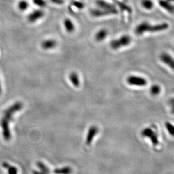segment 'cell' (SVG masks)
<instances>
[{"mask_svg":"<svg viewBox=\"0 0 174 174\" xmlns=\"http://www.w3.org/2000/svg\"><path fill=\"white\" fill-rule=\"evenodd\" d=\"M141 5L144 9L147 10H152L154 6V3L152 0H141Z\"/></svg>","mask_w":174,"mask_h":174,"instance_id":"ac0fdd59","label":"cell"},{"mask_svg":"<svg viewBox=\"0 0 174 174\" xmlns=\"http://www.w3.org/2000/svg\"><path fill=\"white\" fill-rule=\"evenodd\" d=\"M17 6L20 10L25 11L28 8L29 3L27 1L25 0H22L19 2Z\"/></svg>","mask_w":174,"mask_h":174,"instance_id":"d6986e66","label":"cell"},{"mask_svg":"<svg viewBox=\"0 0 174 174\" xmlns=\"http://www.w3.org/2000/svg\"><path fill=\"white\" fill-rule=\"evenodd\" d=\"M159 59L164 63L168 65L170 68H171L172 70L174 69V59L170 54L166 52H162L159 56Z\"/></svg>","mask_w":174,"mask_h":174,"instance_id":"9c48e42d","label":"cell"},{"mask_svg":"<svg viewBox=\"0 0 174 174\" xmlns=\"http://www.w3.org/2000/svg\"><path fill=\"white\" fill-rule=\"evenodd\" d=\"M2 167L7 170L8 174H17V169L15 166L10 165L9 163L4 162L2 163Z\"/></svg>","mask_w":174,"mask_h":174,"instance_id":"2e32d148","label":"cell"},{"mask_svg":"<svg viewBox=\"0 0 174 174\" xmlns=\"http://www.w3.org/2000/svg\"><path fill=\"white\" fill-rule=\"evenodd\" d=\"M90 13L92 16L96 17H104V16L110 15H114L113 13L110 11L106 10L104 9H99V8L92 9L90 11Z\"/></svg>","mask_w":174,"mask_h":174,"instance_id":"30bf717a","label":"cell"},{"mask_svg":"<svg viewBox=\"0 0 174 174\" xmlns=\"http://www.w3.org/2000/svg\"><path fill=\"white\" fill-rule=\"evenodd\" d=\"M150 94L153 95H158V94H159V93L161 92V88L159 87V86H158L157 85H155L152 86L150 88Z\"/></svg>","mask_w":174,"mask_h":174,"instance_id":"44dd1931","label":"cell"},{"mask_svg":"<svg viewBox=\"0 0 174 174\" xmlns=\"http://www.w3.org/2000/svg\"><path fill=\"white\" fill-rule=\"evenodd\" d=\"M131 41L130 37L128 35H123L121 37L114 39L110 43L111 47L113 50H118L122 47L129 45Z\"/></svg>","mask_w":174,"mask_h":174,"instance_id":"3957f363","label":"cell"},{"mask_svg":"<svg viewBox=\"0 0 174 174\" xmlns=\"http://www.w3.org/2000/svg\"><path fill=\"white\" fill-rule=\"evenodd\" d=\"M141 135L146 138H149L152 142L154 147H157L159 144V141L157 134L151 128H145L141 132Z\"/></svg>","mask_w":174,"mask_h":174,"instance_id":"5b68a950","label":"cell"},{"mask_svg":"<svg viewBox=\"0 0 174 174\" xmlns=\"http://www.w3.org/2000/svg\"><path fill=\"white\" fill-rule=\"evenodd\" d=\"M95 4L98 8L110 11L113 13L114 15L117 14L118 13V10L114 5L105 0H96Z\"/></svg>","mask_w":174,"mask_h":174,"instance_id":"8992f818","label":"cell"},{"mask_svg":"<svg viewBox=\"0 0 174 174\" xmlns=\"http://www.w3.org/2000/svg\"><path fill=\"white\" fill-rule=\"evenodd\" d=\"M1 91H2V90H1V82H0V95L1 94Z\"/></svg>","mask_w":174,"mask_h":174,"instance_id":"4316f807","label":"cell"},{"mask_svg":"<svg viewBox=\"0 0 174 174\" xmlns=\"http://www.w3.org/2000/svg\"><path fill=\"white\" fill-rule=\"evenodd\" d=\"M64 26L68 33H73L74 31L75 26L73 22L68 18H66L64 20Z\"/></svg>","mask_w":174,"mask_h":174,"instance_id":"4fadbf2b","label":"cell"},{"mask_svg":"<svg viewBox=\"0 0 174 174\" xmlns=\"http://www.w3.org/2000/svg\"><path fill=\"white\" fill-rule=\"evenodd\" d=\"M45 13L42 10H35L31 12L28 16V20L30 23H35L44 17Z\"/></svg>","mask_w":174,"mask_h":174,"instance_id":"52a82bcc","label":"cell"},{"mask_svg":"<svg viewBox=\"0 0 174 174\" xmlns=\"http://www.w3.org/2000/svg\"><path fill=\"white\" fill-rule=\"evenodd\" d=\"M52 2L56 5H63L64 3V0H50Z\"/></svg>","mask_w":174,"mask_h":174,"instance_id":"cb8c5ba5","label":"cell"},{"mask_svg":"<svg viewBox=\"0 0 174 174\" xmlns=\"http://www.w3.org/2000/svg\"><path fill=\"white\" fill-rule=\"evenodd\" d=\"M69 79L72 85L76 87H78L80 85V81L79 79V75L76 72H72L69 75Z\"/></svg>","mask_w":174,"mask_h":174,"instance_id":"9a60e30c","label":"cell"},{"mask_svg":"<svg viewBox=\"0 0 174 174\" xmlns=\"http://www.w3.org/2000/svg\"><path fill=\"white\" fill-rule=\"evenodd\" d=\"M169 25L167 23H162L156 25H151L146 22H144L138 24L135 29V33L138 35H143L146 32L156 33L167 29Z\"/></svg>","mask_w":174,"mask_h":174,"instance_id":"7a4b0ae2","label":"cell"},{"mask_svg":"<svg viewBox=\"0 0 174 174\" xmlns=\"http://www.w3.org/2000/svg\"><path fill=\"white\" fill-rule=\"evenodd\" d=\"M127 82L130 85L138 87L145 86L147 84L146 79L136 76H131L128 77L127 79Z\"/></svg>","mask_w":174,"mask_h":174,"instance_id":"277c9868","label":"cell"},{"mask_svg":"<svg viewBox=\"0 0 174 174\" xmlns=\"http://www.w3.org/2000/svg\"><path fill=\"white\" fill-rule=\"evenodd\" d=\"M98 132V129L96 126H91L88 130L85 143L87 145H90Z\"/></svg>","mask_w":174,"mask_h":174,"instance_id":"ba28073f","label":"cell"},{"mask_svg":"<svg viewBox=\"0 0 174 174\" xmlns=\"http://www.w3.org/2000/svg\"><path fill=\"white\" fill-rule=\"evenodd\" d=\"M54 173L55 174H71L72 173V169L70 167L66 166L55 169Z\"/></svg>","mask_w":174,"mask_h":174,"instance_id":"e0dca14e","label":"cell"},{"mask_svg":"<svg viewBox=\"0 0 174 174\" xmlns=\"http://www.w3.org/2000/svg\"><path fill=\"white\" fill-rule=\"evenodd\" d=\"M166 127L169 134L171 135H174V126L170 122H166L165 124Z\"/></svg>","mask_w":174,"mask_h":174,"instance_id":"603a6c76","label":"cell"},{"mask_svg":"<svg viewBox=\"0 0 174 174\" xmlns=\"http://www.w3.org/2000/svg\"><path fill=\"white\" fill-rule=\"evenodd\" d=\"M37 166L38 167V168L40 169V171L46 173H48L50 174V170L49 168L46 166L45 164H44L43 162H38L37 163Z\"/></svg>","mask_w":174,"mask_h":174,"instance_id":"ffe728a7","label":"cell"},{"mask_svg":"<svg viewBox=\"0 0 174 174\" xmlns=\"http://www.w3.org/2000/svg\"><path fill=\"white\" fill-rule=\"evenodd\" d=\"M108 35V31L105 29L102 28L100 29L95 35V38L96 41L97 42H102L104 40L105 38L107 37Z\"/></svg>","mask_w":174,"mask_h":174,"instance_id":"5bb4252c","label":"cell"},{"mask_svg":"<svg viewBox=\"0 0 174 174\" xmlns=\"http://www.w3.org/2000/svg\"><path fill=\"white\" fill-rule=\"evenodd\" d=\"M57 45V42L53 39L46 40L41 43V47L45 50H52Z\"/></svg>","mask_w":174,"mask_h":174,"instance_id":"8fae6325","label":"cell"},{"mask_svg":"<svg viewBox=\"0 0 174 174\" xmlns=\"http://www.w3.org/2000/svg\"><path fill=\"white\" fill-rule=\"evenodd\" d=\"M33 3L40 8H44L46 6L47 3L45 0H33Z\"/></svg>","mask_w":174,"mask_h":174,"instance_id":"7402d4cb","label":"cell"},{"mask_svg":"<svg viewBox=\"0 0 174 174\" xmlns=\"http://www.w3.org/2000/svg\"><path fill=\"white\" fill-rule=\"evenodd\" d=\"M158 3L161 7L165 9L171 14L174 12V6L167 0H159Z\"/></svg>","mask_w":174,"mask_h":174,"instance_id":"7c38bea8","label":"cell"},{"mask_svg":"<svg viewBox=\"0 0 174 174\" xmlns=\"http://www.w3.org/2000/svg\"><path fill=\"white\" fill-rule=\"evenodd\" d=\"M23 108V104L17 102L10 105L3 112L1 121V127L2 131V136L6 141H9L11 139V135L10 129V123L13 118L15 113L20 111Z\"/></svg>","mask_w":174,"mask_h":174,"instance_id":"6da1fadb","label":"cell"},{"mask_svg":"<svg viewBox=\"0 0 174 174\" xmlns=\"http://www.w3.org/2000/svg\"><path fill=\"white\" fill-rule=\"evenodd\" d=\"M33 174H49L48 173H44L42 172L41 171H33Z\"/></svg>","mask_w":174,"mask_h":174,"instance_id":"484cf974","label":"cell"},{"mask_svg":"<svg viewBox=\"0 0 174 174\" xmlns=\"http://www.w3.org/2000/svg\"><path fill=\"white\" fill-rule=\"evenodd\" d=\"M73 5L76 6L77 8H78L79 9H82L84 6V4L81 2H73Z\"/></svg>","mask_w":174,"mask_h":174,"instance_id":"d4e9b609","label":"cell"}]
</instances>
